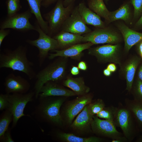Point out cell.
Segmentation results:
<instances>
[{
    "mask_svg": "<svg viewBox=\"0 0 142 142\" xmlns=\"http://www.w3.org/2000/svg\"><path fill=\"white\" fill-rule=\"evenodd\" d=\"M27 48L20 45L14 50L5 49L0 53V68H9L25 74L30 79L35 78L36 74L34 64L27 57Z\"/></svg>",
    "mask_w": 142,
    "mask_h": 142,
    "instance_id": "cell-1",
    "label": "cell"
},
{
    "mask_svg": "<svg viewBox=\"0 0 142 142\" xmlns=\"http://www.w3.org/2000/svg\"><path fill=\"white\" fill-rule=\"evenodd\" d=\"M39 103L33 112L38 121L47 122L60 126L62 120L60 113V107L64 101L62 98H50L49 97L38 98Z\"/></svg>",
    "mask_w": 142,
    "mask_h": 142,
    "instance_id": "cell-2",
    "label": "cell"
},
{
    "mask_svg": "<svg viewBox=\"0 0 142 142\" xmlns=\"http://www.w3.org/2000/svg\"><path fill=\"white\" fill-rule=\"evenodd\" d=\"M55 59L36 74V80L34 89L35 97L38 98L42 87L49 81L57 82L62 79L65 75L67 68L66 58L60 57Z\"/></svg>",
    "mask_w": 142,
    "mask_h": 142,
    "instance_id": "cell-3",
    "label": "cell"
},
{
    "mask_svg": "<svg viewBox=\"0 0 142 142\" xmlns=\"http://www.w3.org/2000/svg\"><path fill=\"white\" fill-rule=\"evenodd\" d=\"M63 0H58L54 7L44 17L49 27L47 34L53 36L60 31L64 23L71 14L74 7L75 2L65 7Z\"/></svg>",
    "mask_w": 142,
    "mask_h": 142,
    "instance_id": "cell-4",
    "label": "cell"
},
{
    "mask_svg": "<svg viewBox=\"0 0 142 142\" xmlns=\"http://www.w3.org/2000/svg\"><path fill=\"white\" fill-rule=\"evenodd\" d=\"M113 122L116 127H119L128 142L132 141L139 131L135 120L129 109L119 103Z\"/></svg>",
    "mask_w": 142,
    "mask_h": 142,
    "instance_id": "cell-5",
    "label": "cell"
},
{
    "mask_svg": "<svg viewBox=\"0 0 142 142\" xmlns=\"http://www.w3.org/2000/svg\"><path fill=\"white\" fill-rule=\"evenodd\" d=\"M34 26L35 31L38 33L39 37L34 40L27 39L26 42L30 45L37 47L39 50L38 57L39 65L41 67L50 51L58 49L57 40L45 33L36 21Z\"/></svg>",
    "mask_w": 142,
    "mask_h": 142,
    "instance_id": "cell-6",
    "label": "cell"
},
{
    "mask_svg": "<svg viewBox=\"0 0 142 142\" xmlns=\"http://www.w3.org/2000/svg\"><path fill=\"white\" fill-rule=\"evenodd\" d=\"M35 94L34 91L25 94H8L9 105L8 109L11 113L13 116L12 128L16 126L21 118L26 116L24 113V108L28 103L33 100Z\"/></svg>",
    "mask_w": 142,
    "mask_h": 142,
    "instance_id": "cell-7",
    "label": "cell"
},
{
    "mask_svg": "<svg viewBox=\"0 0 142 142\" xmlns=\"http://www.w3.org/2000/svg\"><path fill=\"white\" fill-rule=\"evenodd\" d=\"M82 42H90L93 44L108 43L118 44L122 38L119 33L111 28L105 27L97 28L84 34Z\"/></svg>",
    "mask_w": 142,
    "mask_h": 142,
    "instance_id": "cell-8",
    "label": "cell"
},
{
    "mask_svg": "<svg viewBox=\"0 0 142 142\" xmlns=\"http://www.w3.org/2000/svg\"><path fill=\"white\" fill-rule=\"evenodd\" d=\"M32 14L29 9L22 13L7 17L1 24L0 28H11L21 32L35 30V26L32 24L29 21Z\"/></svg>",
    "mask_w": 142,
    "mask_h": 142,
    "instance_id": "cell-9",
    "label": "cell"
},
{
    "mask_svg": "<svg viewBox=\"0 0 142 142\" xmlns=\"http://www.w3.org/2000/svg\"><path fill=\"white\" fill-rule=\"evenodd\" d=\"M88 49V54L95 56L99 61L112 62L120 64V47L118 44H106Z\"/></svg>",
    "mask_w": 142,
    "mask_h": 142,
    "instance_id": "cell-10",
    "label": "cell"
},
{
    "mask_svg": "<svg viewBox=\"0 0 142 142\" xmlns=\"http://www.w3.org/2000/svg\"><path fill=\"white\" fill-rule=\"evenodd\" d=\"M93 118L91 128L92 131L95 134L111 140L124 136L123 133L117 130L113 121L101 119L96 115L93 116Z\"/></svg>",
    "mask_w": 142,
    "mask_h": 142,
    "instance_id": "cell-11",
    "label": "cell"
},
{
    "mask_svg": "<svg viewBox=\"0 0 142 142\" xmlns=\"http://www.w3.org/2000/svg\"><path fill=\"white\" fill-rule=\"evenodd\" d=\"M60 31L80 35L92 31L83 20L77 6L74 7L71 14L64 23Z\"/></svg>",
    "mask_w": 142,
    "mask_h": 142,
    "instance_id": "cell-12",
    "label": "cell"
},
{
    "mask_svg": "<svg viewBox=\"0 0 142 142\" xmlns=\"http://www.w3.org/2000/svg\"><path fill=\"white\" fill-rule=\"evenodd\" d=\"M6 93L25 94L29 90L31 85L26 79L20 75H16L13 73L8 74L4 83Z\"/></svg>",
    "mask_w": 142,
    "mask_h": 142,
    "instance_id": "cell-13",
    "label": "cell"
},
{
    "mask_svg": "<svg viewBox=\"0 0 142 142\" xmlns=\"http://www.w3.org/2000/svg\"><path fill=\"white\" fill-rule=\"evenodd\" d=\"M93 45L91 42H87L84 43L76 44L64 49L55 50L52 51L55 53L49 54L48 58L49 59H52L58 57L66 58L70 57L79 60L83 54V51L89 49Z\"/></svg>",
    "mask_w": 142,
    "mask_h": 142,
    "instance_id": "cell-14",
    "label": "cell"
},
{
    "mask_svg": "<svg viewBox=\"0 0 142 142\" xmlns=\"http://www.w3.org/2000/svg\"><path fill=\"white\" fill-rule=\"evenodd\" d=\"M93 96L89 94L82 95L72 101L68 105L65 111V115L68 123H71L76 115L87 105L92 101Z\"/></svg>",
    "mask_w": 142,
    "mask_h": 142,
    "instance_id": "cell-15",
    "label": "cell"
},
{
    "mask_svg": "<svg viewBox=\"0 0 142 142\" xmlns=\"http://www.w3.org/2000/svg\"><path fill=\"white\" fill-rule=\"evenodd\" d=\"M76 95L72 90L64 88L56 82L49 81L45 83L42 87L38 98L49 96L69 97Z\"/></svg>",
    "mask_w": 142,
    "mask_h": 142,
    "instance_id": "cell-16",
    "label": "cell"
},
{
    "mask_svg": "<svg viewBox=\"0 0 142 142\" xmlns=\"http://www.w3.org/2000/svg\"><path fill=\"white\" fill-rule=\"evenodd\" d=\"M122 34L124 42V49L128 52L134 45L142 40V33L137 32L129 28L124 23L117 25Z\"/></svg>",
    "mask_w": 142,
    "mask_h": 142,
    "instance_id": "cell-17",
    "label": "cell"
},
{
    "mask_svg": "<svg viewBox=\"0 0 142 142\" xmlns=\"http://www.w3.org/2000/svg\"><path fill=\"white\" fill-rule=\"evenodd\" d=\"M77 6L79 13L86 24L92 25L97 28L106 27L100 17L87 7L84 2L80 3Z\"/></svg>",
    "mask_w": 142,
    "mask_h": 142,
    "instance_id": "cell-18",
    "label": "cell"
},
{
    "mask_svg": "<svg viewBox=\"0 0 142 142\" xmlns=\"http://www.w3.org/2000/svg\"><path fill=\"white\" fill-rule=\"evenodd\" d=\"M53 37L58 42V49L67 48L82 42L83 36L60 31Z\"/></svg>",
    "mask_w": 142,
    "mask_h": 142,
    "instance_id": "cell-19",
    "label": "cell"
},
{
    "mask_svg": "<svg viewBox=\"0 0 142 142\" xmlns=\"http://www.w3.org/2000/svg\"><path fill=\"white\" fill-rule=\"evenodd\" d=\"M88 105L78 114L72 124L71 126L73 128L82 131H92L91 124L93 116L89 112Z\"/></svg>",
    "mask_w": 142,
    "mask_h": 142,
    "instance_id": "cell-20",
    "label": "cell"
},
{
    "mask_svg": "<svg viewBox=\"0 0 142 142\" xmlns=\"http://www.w3.org/2000/svg\"><path fill=\"white\" fill-rule=\"evenodd\" d=\"M131 5L130 1L126 2L117 10L110 11L107 23L121 20L123 21L126 23H130L132 17Z\"/></svg>",
    "mask_w": 142,
    "mask_h": 142,
    "instance_id": "cell-21",
    "label": "cell"
},
{
    "mask_svg": "<svg viewBox=\"0 0 142 142\" xmlns=\"http://www.w3.org/2000/svg\"><path fill=\"white\" fill-rule=\"evenodd\" d=\"M63 84L70 88L77 95L82 96L86 94L90 90V88L85 85L83 78L82 77H69L63 81Z\"/></svg>",
    "mask_w": 142,
    "mask_h": 142,
    "instance_id": "cell-22",
    "label": "cell"
},
{
    "mask_svg": "<svg viewBox=\"0 0 142 142\" xmlns=\"http://www.w3.org/2000/svg\"><path fill=\"white\" fill-rule=\"evenodd\" d=\"M124 102L133 115L139 132H142V101L126 98Z\"/></svg>",
    "mask_w": 142,
    "mask_h": 142,
    "instance_id": "cell-23",
    "label": "cell"
},
{
    "mask_svg": "<svg viewBox=\"0 0 142 142\" xmlns=\"http://www.w3.org/2000/svg\"><path fill=\"white\" fill-rule=\"evenodd\" d=\"M26 0L28 2L31 13L34 15L36 19V21L41 29L48 34L49 31L48 23L43 19L40 10L42 0Z\"/></svg>",
    "mask_w": 142,
    "mask_h": 142,
    "instance_id": "cell-24",
    "label": "cell"
},
{
    "mask_svg": "<svg viewBox=\"0 0 142 142\" xmlns=\"http://www.w3.org/2000/svg\"><path fill=\"white\" fill-rule=\"evenodd\" d=\"M138 63L137 59H131L126 63L124 68V73L126 81V90L129 92L131 91Z\"/></svg>",
    "mask_w": 142,
    "mask_h": 142,
    "instance_id": "cell-25",
    "label": "cell"
},
{
    "mask_svg": "<svg viewBox=\"0 0 142 142\" xmlns=\"http://www.w3.org/2000/svg\"><path fill=\"white\" fill-rule=\"evenodd\" d=\"M57 136L60 140L67 142H100L104 141L103 139L96 136L82 138L73 134L61 132H58Z\"/></svg>",
    "mask_w": 142,
    "mask_h": 142,
    "instance_id": "cell-26",
    "label": "cell"
},
{
    "mask_svg": "<svg viewBox=\"0 0 142 142\" xmlns=\"http://www.w3.org/2000/svg\"><path fill=\"white\" fill-rule=\"evenodd\" d=\"M88 8L100 17L104 18L107 23L109 12L103 0H87Z\"/></svg>",
    "mask_w": 142,
    "mask_h": 142,
    "instance_id": "cell-27",
    "label": "cell"
},
{
    "mask_svg": "<svg viewBox=\"0 0 142 142\" xmlns=\"http://www.w3.org/2000/svg\"><path fill=\"white\" fill-rule=\"evenodd\" d=\"M13 120L12 115L9 110H5L1 114L0 117V142H3L5 133L9 128V125Z\"/></svg>",
    "mask_w": 142,
    "mask_h": 142,
    "instance_id": "cell-28",
    "label": "cell"
},
{
    "mask_svg": "<svg viewBox=\"0 0 142 142\" xmlns=\"http://www.w3.org/2000/svg\"><path fill=\"white\" fill-rule=\"evenodd\" d=\"M117 110V107L110 106L105 107L101 111L96 115L99 118L113 121Z\"/></svg>",
    "mask_w": 142,
    "mask_h": 142,
    "instance_id": "cell-29",
    "label": "cell"
},
{
    "mask_svg": "<svg viewBox=\"0 0 142 142\" xmlns=\"http://www.w3.org/2000/svg\"><path fill=\"white\" fill-rule=\"evenodd\" d=\"M7 17L13 16L17 13L21 8L20 1L17 0H7Z\"/></svg>",
    "mask_w": 142,
    "mask_h": 142,
    "instance_id": "cell-30",
    "label": "cell"
},
{
    "mask_svg": "<svg viewBox=\"0 0 142 142\" xmlns=\"http://www.w3.org/2000/svg\"><path fill=\"white\" fill-rule=\"evenodd\" d=\"M88 106L89 113L93 116L101 111L105 107V104L102 99H98L88 104Z\"/></svg>",
    "mask_w": 142,
    "mask_h": 142,
    "instance_id": "cell-31",
    "label": "cell"
},
{
    "mask_svg": "<svg viewBox=\"0 0 142 142\" xmlns=\"http://www.w3.org/2000/svg\"><path fill=\"white\" fill-rule=\"evenodd\" d=\"M130 2L134 8L133 18L137 19L142 14V0H130Z\"/></svg>",
    "mask_w": 142,
    "mask_h": 142,
    "instance_id": "cell-32",
    "label": "cell"
},
{
    "mask_svg": "<svg viewBox=\"0 0 142 142\" xmlns=\"http://www.w3.org/2000/svg\"><path fill=\"white\" fill-rule=\"evenodd\" d=\"M132 88L133 89L134 99L142 101V82L139 79Z\"/></svg>",
    "mask_w": 142,
    "mask_h": 142,
    "instance_id": "cell-33",
    "label": "cell"
},
{
    "mask_svg": "<svg viewBox=\"0 0 142 142\" xmlns=\"http://www.w3.org/2000/svg\"><path fill=\"white\" fill-rule=\"evenodd\" d=\"M9 105L8 94H0V110L2 111L8 109Z\"/></svg>",
    "mask_w": 142,
    "mask_h": 142,
    "instance_id": "cell-34",
    "label": "cell"
},
{
    "mask_svg": "<svg viewBox=\"0 0 142 142\" xmlns=\"http://www.w3.org/2000/svg\"><path fill=\"white\" fill-rule=\"evenodd\" d=\"M9 29L5 30V29H0V47L5 38L10 33Z\"/></svg>",
    "mask_w": 142,
    "mask_h": 142,
    "instance_id": "cell-35",
    "label": "cell"
},
{
    "mask_svg": "<svg viewBox=\"0 0 142 142\" xmlns=\"http://www.w3.org/2000/svg\"><path fill=\"white\" fill-rule=\"evenodd\" d=\"M13 142L14 141L12 139L11 135V129L9 128L5 133L3 142Z\"/></svg>",
    "mask_w": 142,
    "mask_h": 142,
    "instance_id": "cell-36",
    "label": "cell"
},
{
    "mask_svg": "<svg viewBox=\"0 0 142 142\" xmlns=\"http://www.w3.org/2000/svg\"><path fill=\"white\" fill-rule=\"evenodd\" d=\"M58 0H42V6L45 7H47L57 2Z\"/></svg>",
    "mask_w": 142,
    "mask_h": 142,
    "instance_id": "cell-37",
    "label": "cell"
},
{
    "mask_svg": "<svg viewBox=\"0 0 142 142\" xmlns=\"http://www.w3.org/2000/svg\"><path fill=\"white\" fill-rule=\"evenodd\" d=\"M78 67L80 69L83 70H86L87 69V66L86 63L83 61L79 62Z\"/></svg>",
    "mask_w": 142,
    "mask_h": 142,
    "instance_id": "cell-38",
    "label": "cell"
},
{
    "mask_svg": "<svg viewBox=\"0 0 142 142\" xmlns=\"http://www.w3.org/2000/svg\"><path fill=\"white\" fill-rule=\"evenodd\" d=\"M70 72L71 74L73 75H77L79 73V69L78 67L75 66H73L71 69Z\"/></svg>",
    "mask_w": 142,
    "mask_h": 142,
    "instance_id": "cell-39",
    "label": "cell"
},
{
    "mask_svg": "<svg viewBox=\"0 0 142 142\" xmlns=\"http://www.w3.org/2000/svg\"><path fill=\"white\" fill-rule=\"evenodd\" d=\"M111 142H128L127 139L123 136L116 139L111 140Z\"/></svg>",
    "mask_w": 142,
    "mask_h": 142,
    "instance_id": "cell-40",
    "label": "cell"
},
{
    "mask_svg": "<svg viewBox=\"0 0 142 142\" xmlns=\"http://www.w3.org/2000/svg\"><path fill=\"white\" fill-rule=\"evenodd\" d=\"M107 68L112 72L115 71L116 69V65L113 63L109 64Z\"/></svg>",
    "mask_w": 142,
    "mask_h": 142,
    "instance_id": "cell-41",
    "label": "cell"
},
{
    "mask_svg": "<svg viewBox=\"0 0 142 142\" xmlns=\"http://www.w3.org/2000/svg\"><path fill=\"white\" fill-rule=\"evenodd\" d=\"M75 0H63V4L65 7H67L71 3L75 2Z\"/></svg>",
    "mask_w": 142,
    "mask_h": 142,
    "instance_id": "cell-42",
    "label": "cell"
},
{
    "mask_svg": "<svg viewBox=\"0 0 142 142\" xmlns=\"http://www.w3.org/2000/svg\"><path fill=\"white\" fill-rule=\"evenodd\" d=\"M135 26L136 27H142V14L140 18L135 23Z\"/></svg>",
    "mask_w": 142,
    "mask_h": 142,
    "instance_id": "cell-43",
    "label": "cell"
},
{
    "mask_svg": "<svg viewBox=\"0 0 142 142\" xmlns=\"http://www.w3.org/2000/svg\"><path fill=\"white\" fill-rule=\"evenodd\" d=\"M111 73V72L107 68L105 69L103 71L104 75L106 76H110Z\"/></svg>",
    "mask_w": 142,
    "mask_h": 142,
    "instance_id": "cell-44",
    "label": "cell"
},
{
    "mask_svg": "<svg viewBox=\"0 0 142 142\" xmlns=\"http://www.w3.org/2000/svg\"><path fill=\"white\" fill-rule=\"evenodd\" d=\"M139 79L142 82V65L140 67L138 73Z\"/></svg>",
    "mask_w": 142,
    "mask_h": 142,
    "instance_id": "cell-45",
    "label": "cell"
},
{
    "mask_svg": "<svg viewBox=\"0 0 142 142\" xmlns=\"http://www.w3.org/2000/svg\"><path fill=\"white\" fill-rule=\"evenodd\" d=\"M136 142H142V136H140L138 137L136 140Z\"/></svg>",
    "mask_w": 142,
    "mask_h": 142,
    "instance_id": "cell-46",
    "label": "cell"
},
{
    "mask_svg": "<svg viewBox=\"0 0 142 142\" xmlns=\"http://www.w3.org/2000/svg\"><path fill=\"white\" fill-rule=\"evenodd\" d=\"M104 1H105V2L106 3H107V2H108V1H109V0H104Z\"/></svg>",
    "mask_w": 142,
    "mask_h": 142,
    "instance_id": "cell-47",
    "label": "cell"
},
{
    "mask_svg": "<svg viewBox=\"0 0 142 142\" xmlns=\"http://www.w3.org/2000/svg\"><path fill=\"white\" fill-rule=\"evenodd\" d=\"M18 0V1H20L19 0Z\"/></svg>",
    "mask_w": 142,
    "mask_h": 142,
    "instance_id": "cell-48",
    "label": "cell"
}]
</instances>
